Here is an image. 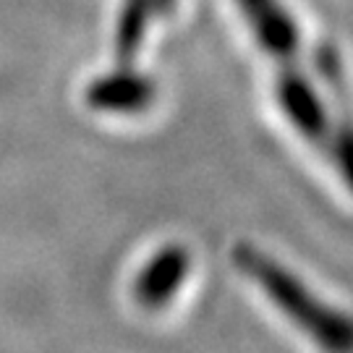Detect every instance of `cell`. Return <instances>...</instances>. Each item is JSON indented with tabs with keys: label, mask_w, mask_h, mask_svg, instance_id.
Instances as JSON below:
<instances>
[{
	"label": "cell",
	"mask_w": 353,
	"mask_h": 353,
	"mask_svg": "<svg viewBox=\"0 0 353 353\" xmlns=\"http://www.w3.org/2000/svg\"><path fill=\"white\" fill-rule=\"evenodd\" d=\"M233 267L246 280H252L265 293V299L306 341L322 353H353V314L325 301L306 285L296 272H290L280 259L270 256L249 241L233 246Z\"/></svg>",
	"instance_id": "obj_1"
},
{
	"label": "cell",
	"mask_w": 353,
	"mask_h": 353,
	"mask_svg": "<svg viewBox=\"0 0 353 353\" xmlns=\"http://www.w3.org/2000/svg\"><path fill=\"white\" fill-rule=\"evenodd\" d=\"M312 65L325 89V97H330L327 105L332 113V137L325 154L335 165L343 183L353 191V94L343 71L341 52L330 42H316L312 52Z\"/></svg>",
	"instance_id": "obj_2"
},
{
	"label": "cell",
	"mask_w": 353,
	"mask_h": 353,
	"mask_svg": "<svg viewBox=\"0 0 353 353\" xmlns=\"http://www.w3.org/2000/svg\"><path fill=\"white\" fill-rule=\"evenodd\" d=\"M256 48L275 65V74L303 71L301 26L283 0H236Z\"/></svg>",
	"instance_id": "obj_3"
},
{
	"label": "cell",
	"mask_w": 353,
	"mask_h": 353,
	"mask_svg": "<svg viewBox=\"0 0 353 353\" xmlns=\"http://www.w3.org/2000/svg\"><path fill=\"white\" fill-rule=\"evenodd\" d=\"M191 275V252L183 243H168L152 254L134 278V301L147 312H163Z\"/></svg>",
	"instance_id": "obj_4"
},
{
	"label": "cell",
	"mask_w": 353,
	"mask_h": 353,
	"mask_svg": "<svg viewBox=\"0 0 353 353\" xmlns=\"http://www.w3.org/2000/svg\"><path fill=\"white\" fill-rule=\"evenodd\" d=\"M157 97V81L134 68H115L113 74H102L89 81L84 89V102L97 113L139 115L150 110Z\"/></svg>",
	"instance_id": "obj_5"
},
{
	"label": "cell",
	"mask_w": 353,
	"mask_h": 353,
	"mask_svg": "<svg viewBox=\"0 0 353 353\" xmlns=\"http://www.w3.org/2000/svg\"><path fill=\"white\" fill-rule=\"evenodd\" d=\"M176 0H123L115 24V61L121 68H134L150 24L170 16Z\"/></svg>",
	"instance_id": "obj_6"
}]
</instances>
